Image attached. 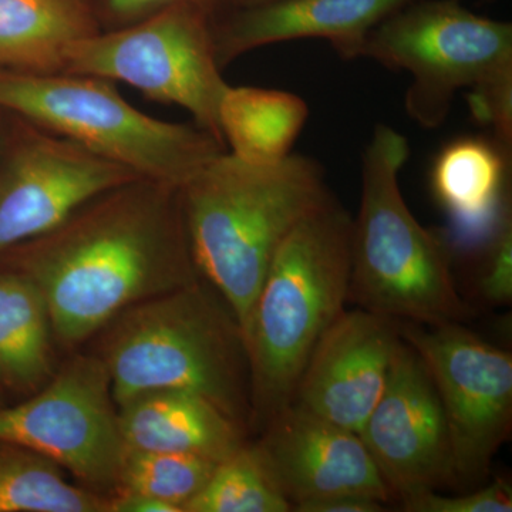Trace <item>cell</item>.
<instances>
[{"label":"cell","mask_w":512,"mask_h":512,"mask_svg":"<svg viewBox=\"0 0 512 512\" xmlns=\"http://www.w3.org/2000/svg\"><path fill=\"white\" fill-rule=\"evenodd\" d=\"M55 343L43 293L0 266V387L25 397L42 389L56 373Z\"/></svg>","instance_id":"d6986e66"},{"label":"cell","mask_w":512,"mask_h":512,"mask_svg":"<svg viewBox=\"0 0 512 512\" xmlns=\"http://www.w3.org/2000/svg\"><path fill=\"white\" fill-rule=\"evenodd\" d=\"M409 156L407 138L377 124L362 158L349 301L400 323H463L474 311L454 282L453 244L417 221L400 190L399 174Z\"/></svg>","instance_id":"5b68a950"},{"label":"cell","mask_w":512,"mask_h":512,"mask_svg":"<svg viewBox=\"0 0 512 512\" xmlns=\"http://www.w3.org/2000/svg\"><path fill=\"white\" fill-rule=\"evenodd\" d=\"M291 504L272 481L254 443L222 460L185 512H289Z\"/></svg>","instance_id":"7402d4cb"},{"label":"cell","mask_w":512,"mask_h":512,"mask_svg":"<svg viewBox=\"0 0 512 512\" xmlns=\"http://www.w3.org/2000/svg\"><path fill=\"white\" fill-rule=\"evenodd\" d=\"M97 336L94 355L106 367L117 406L153 390H188L251 429L244 335L204 279L130 306Z\"/></svg>","instance_id":"277c9868"},{"label":"cell","mask_w":512,"mask_h":512,"mask_svg":"<svg viewBox=\"0 0 512 512\" xmlns=\"http://www.w3.org/2000/svg\"><path fill=\"white\" fill-rule=\"evenodd\" d=\"M511 153L494 138L460 137L441 148L431 167V192L457 229L458 238L480 242L493 231L507 204Z\"/></svg>","instance_id":"e0dca14e"},{"label":"cell","mask_w":512,"mask_h":512,"mask_svg":"<svg viewBox=\"0 0 512 512\" xmlns=\"http://www.w3.org/2000/svg\"><path fill=\"white\" fill-rule=\"evenodd\" d=\"M399 323L365 309H345L313 349L292 406L359 434L386 386L402 340Z\"/></svg>","instance_id":"4fadbf2b"},{"label":"cell","mask_w":512,"mask_h":512,"mask_svg":"<svg viewBox=\"0 0 512 512\" xmlns=\"http://www.w3.org/2000/svg\"><path fill=\"white\" fill-rule=\"evenodd\" d=\"M481 247L477 291L484 302L494 306L512 301V218L511 208L503 215Z\"/></svg>","instance_id":"cb8c5ba5"},{"label":"cell","mask_w":512,"mask_h":512,"mask_svg":"<svg viewBox=\"0 0 512 512\" xmlns=\"http://www.w3.org/2000/svg\"><path fill=\"white\" fill-rule=\"evenodd\" d=\"M18 120L0 164V256L46 234L101 192L138 178L69 138Z\"/></svg>","instance_id":"8fae6325"},{"label":"cell","mask_w":512,"mask_h":512,"mask_svg":"<svg viewBox=\"0 0 512 512\" xmlns=\"http://www.w3.org/2000/svg\"><path fill=\"white\" fill-rule=\"evenodd\" d=\"M117 410L127 450L197 454L221 463L247 443V430L188 390L138 394Z\"/></svg>","instance_id":"2e32d148"},{"label":"cell","mask_w":512,"mask_h":512,"mask_svg":"<svg viewBox=\"0 0 512 512\" xmlns=\"http://www.w3.org/2000/svg\"><path fill=\"white\" fill-rule=\"evenodd\" d=\"M254 447L278 490L291 504L340 495L393 500L375 461L353 431L286 407L259 431Z\"/></svg>","instance_id":"5bb4252c"},{"label":"cell","mask_w":512,"mask_h":512,"mask_svg":"<svg viewBox=\"0 0 512 512\" xmlns=\"http://www.w3.org/2000/svg\"><path fill=\"white\" fill-rule=\"evenodd\" d=\"M3 111L0 110V117H2ZM3 140V121L0 119V143H2Z\"/></svg>","instance_id":"4dcf8cb0"},{"label":"cell","mask_w":512,"mask_h":512,"mask_svg":"<svg viewBox=\"0 0 512 512\" xmlns=\"http://www.w3.org/2000/svg\"><path fill=\"white\" fill-rule=\"evenodd\" d=\"M107 512H180L174 505L136 491H116L107 497Z\"/></svg>","instance_id":"f1b7e54d"},{"label":"cell","mask_w":512,"mask_h":512,"mask_svg":"<svg viewBox=\"0 0 512 512\" xmlns=\"http://www.w3.org/2000/svg\"><path fill=\"white\" fill-rule=\"evenodd\" d=\"M330 194L318 161L291 154L252 164L228 151L180 188L198 274L224 299L244 332L276 248Z\"/></svg>","instance_id":"7a4b0ae2"},{"label":"cell","mask_w":512,"mask_h":512,"mask_svg":"<svg viewBox=\"0 0 512 512\" xmlns=\"http://www.w3.org/2000/svg\"><path fill=\"white\" fill-rule=\"evenodd\" d=\"M99 30L90 0H0V69L63 72L70 46Z\"/></svg>","instance_id":"ac0fdd59"},{"label":"cell","mask_w":512,"mask_h":512,"mask_svg":"<svg viewBox=\"0 0 512 512\" xmlns=\"http://www.w3.org/2000/svg\"><path fill=\"white\" fill-rule=\"evenodd\" d=\"M49 306L57 345L74 349L130 306L201 281L180 190L138 177L84 202L57 227L0 256Z\"/></svg>","instance_id":"6da1fadb"},{"label":"cell","mask_w":512,"mask_h":512,"mask_svg":"<svg viewBox=\"0 0 512 512\" xmlns=\"http://www.w3.org/2000/svg\"><path fill=\"white\" fill-rule=\"evenodd\" d=\"M0 110L178 190L227 151L197 124L154 119L86 74L0 69Z\"/></svg>","instance_id":"8992f818"},{"label":"cell","mask_w":512,"mask_h":512,"mask_svg":"<svg viewBox=\"0 0 512 512\" xmlns=\"http://www.w3.org/2000/svg\"><path fill=\"white\" fill-rule=\"evenodd\" d=\"M353 218L330 192L282 239L245 326L251 429L286 407L313 349L349 302Z\"/></svg>","instance_id":"3957f363"},{"label":"cell","mask_w":512,"mask_h":512,"mask_svg":"<svg viewBox=\"0 0 512 512\" xmlns=\"http://www.w3.org/2000/svg\"><path fill=\"white\" fill-rule=\"evenodd\" d=\"M359 436L393 500L456 484L439 394L423 360L403 339L394 352L382 396Z\"/></svg>","instance_id":"7c38bea8"},{"label":"cell","mask_w":512,"mask_h":512,"mask_svg":"<svg viewBox=\"0 0 512 512\" xmlns=\"http://www.w3.org/2000/svg\"><path fill=\"white\" fill-rule=\"evenodd\" d=\"M309 119L308 103L295 93L227 86L218 104V126L228 153L252 164L291 156Z\"/></svg>","instance_id":"ffe728a7"},{"label":"cell","mask_w":512,"mask_h":512,"mask_svg":"<svg viewBox=\"0 0 512 512\" xmlns=\"http://www.w3.org/2000/svg\"><path fill=\"white\" fill-rule=\"evenodd\" d=\"M0 512H107V497L70 483L42 454L0 441Z\"/></svg>","instance_id":"44dd1931"},{"label":"cell","mask_w":512,"mask_h":512,"mask_svg":"<svg viewBox=\"0 0 512 512\" xmlns=\"http://www.w3.org/2000/svg\"><path fill=\"white\" fill-rule=\"evenodd\" d=\"M414 0H274L231 8L214 19L222 69L252 50L301 39L328 40L345 60L360 57L377 25Z\"/></svg>","instance_id":"9a60e30c"},{"label":"cell","mask_w":512,"mask_h":512,"mask_svg":"<svg viewBox=\"0 0 512 512\" xmlns=\"http://www.w3.org/2000/svg\"><path fill=\"white\" fill-rule=\"evenodd\" d=\"M468 106L478 123L491 128L494 140L512 150V74L470 90Z\"/></svg>","instance_id":"484cf974"},{"label":"cell","mask_w":512,"mask_h":512,"mask_svg":"<svg viewBox=\"0 0 512 512\" xmlns=\"http://www.w3.org/2000/svg\"><path fill=\"white\" fill-rule=\"evenodd\" d=\"M214 19L200 6L183 3L99 30L70 46L63 72L126 83L147 99L181 107L224 144L218 104L228 83L218 63Z\"/></svg>","instance_id":"ba28073f"},{"label":"cell","mask_w":512,"mask_h":512,"mask_svg":"<svg viewBox=\"0 0 512 512\" xmlns=\"http://www.w3.org/2000/svg\"><path fill=\"white\" fill-rule=\"evenodd\" d=\"M274 0H231V8H244V6L262 5Z\"/></svg>","instance_id":"f546056e"},{"label":"cell","mask_w":512,"mask_h":512,"mask_svg":"<svg viewBox=\"0 0 512 512\" xmlns=\"http://www.w3.org/2000/svg\"><path fill=\"white\" fill-rule=\"evenodd\" d=\"M200 6L214 18L231 9V0H90L101 30L116 29L174 5Z\"/></svg>","instance_id":"4316f807"},{"label":"cell","mask_w":512,"mask_h":512,"mask_svg":"<svg viewBox=\"0 0 512 512\" xmlns=\"http://www.w3.org/2000/svg\"><path fill=\"white\" fill-rule=\"evenodd\" d=\"M360 57L409 73L404 109L434 130L446 123L460 90L512 73V25L477 15L460 0H414L370 32Z\"/></svg>","instance_id":"52a82bcc"},{"label":"cell","mask_w":512,"mask_h":512,"mask_svg":"<svg viewBox=\"0 0 512 512\" xmlns=\"http://www.w3.org/2000/svg\"><path fill=\"white\" fill-rule=\"evenodd\" d=\"M0 441L42 454L89 490L113 494L126 446L100 357L77 353L22 403L0 406Z\"/></svg>","instance_id":"9c48e42d"},{"label":"cell","mask_w":512,"mask_h":512,"mask_svg":"<svg viewBox=\"0 0 512 512\" xmlns=\"http://www.w3.org/2000/svg\"><path fill=\"white\" fill-rule=\"evenodd\" d=\"M298 512H380L384 511L383 501L375 498L362 497V495H340V497L326 498L299 505Z\"/></svg>","instance_id":"83f0119b"},{"label":"cell","mask_w":512,"mask_h":512,"mask_svg":"<svg viewBox=\"0 0 512 512\" xmlns=\"http://www.w3.org/2000/svg\"><path fill=\"white\" fill-rule=\"evenodd\" d=\"M218 464L220 461L197 454L126 448L116 491L150 495L185 512L192 498L210 481Z\"/></svg>","instance_id":"603a6c76"},{"label":"cell","mask_w":512,"mask_h":512,"mask_svg":"<svg viewBox=\"0 0 512 512\" xmlns=\"http://www.w3.org/2000/svg\"><path fill=\"white\" fill-rule=\"evenodd\" d=\"M439 394L453 448L456 484L487 477L512 429V356L461 323H399Z\"/></svg>","instance_id":"30bf717a"},{"label":"cell","mask_w":512,"mask_h":512,"mask_svg":"<svg viewBox=\"0 0 512 512\" xmlns=\"http://www.w3.org/2000/svg\"><path fill=\"white\" fill-rule=\"evenodd\" d=\"M407 512H511L512 490L507 481L497 480L457 497L427 491L400 501Z\"/></svg>","instance_id":"d4e9b609"}]
</instances>
